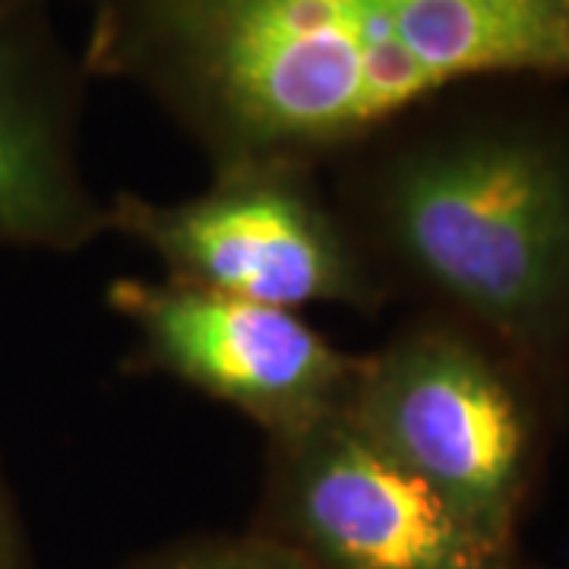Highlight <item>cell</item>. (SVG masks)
Wrapping results in <instances>:
<instances>
[{"instance_id": "cell-2", "label": "cell", "mask_w": 569, "mask_h": 569, "mask_svg": "<svg viewBox=\"0 0 569 569\" xmlns=\"http://www.w3.org/2000/svg\"><path fill=\"white\" fill-rule=\"evenodd\" d=\"M383 146L342 206L380 276L541 367L569 332V133L488 118Z\"/></svg>"}, {"instance_id": "cell-1", "label": "cell", "mask_w": 569, "mask_h": 569, "mask_svg": "<svg viewBox=\"0 0 569 569\" xmlns=\"http://www.w3.org/2000/svg\"><path fill=\"white\" fill-rule=\"evenodd\" d=\"M92 77L146 92L212 171L320 168L478 80H569V0H99Z\"/></svg>"}, {"instance_id": "cell-6", "label": "cell", "mask_w": 569, "mask_h": 569, "mask_svg": "<svg viewBox=\"0 0 569 569\" xmlns=\"http://www.w3.org/2000/svg\"><path fill=\"white\" fill-rule=\"evenodd\" d=\"M104 301L133 332L130 370L222 402L260 427L266 440L339 411L361 367V355L332 346L295 310L164 276H121Z\"/></svg>"}, {"instance_id": "cell-3", "label": "cell", "mask_w": 569, "mask_h": 569, "mask_svg": "<svg viewBox=\"0 0 569 569\" xmlns=\"http://www.w3.org/2000/svg\"><path fill=\"white\" fill-rule=\"evenodd\" d=\"M342 411L468 522L516 545L535 475V415L503 351L452 317L411 323L361 351Z\"/></svg>"}, {"instance_id": "cell-10", "label": "cell", "mask_w": 569, "mask_h": 569, "mask_svg": "<svg viewBox=\"0 0 569 569\" xmlns=\"http://www.w3.org/2000/svg\"><path fill=\"white\" fill-rule=\"evenodd\" d=\"M39 0H0V22L13 20V17H22L29 10H36Z\"/></svg>"}, {"instance_id": "cell-8", "label": "cell", "mask_w": 569, "mask_h": 569, "mask_svg": "<svg viewBox=\"0 0 569 569\" xmlns=\"http://www.w3.org/2000/svg\"><path fill=\"white\" fill-rule=\"evenodd\" d=\"M123 569H310L260 531L200 535L149 550Z\"/></svg>"}, {"instance_id": "cell-5", "label": "cell", "mask_w": 569, "mask_h": 569, "mask_svg": "<svg viewBox=\"0 0 569 569\" xmlns=\"http://www.w3.org/2000/svg\"><path fill=\"white\" fill-rule=\"evenodd\" d=\"M250 529L310 569H522L516 545L370 447L342 408L266 440Z\"/></svg>"}, {"instance_id": "cell-9", "label": "cell", "mask_w": 569, "mask_h": 569, "mask_svg": "<svg viewBox=\"0 0 569 569\" xmlns=\"http://www.w3.org/2000/svg\"><path fill=\"white\" fill-rule=\"evenodd\" d=\"M0 569H32L29 541L22 531L20 512L0 471Z\"/></svg>"}, {"instance_id": "cell-4", "label": "cell", "mask_w": 569, "mask_h": 569, "mask_svg": "<svg viewBox=\"0 0 569 569\" xmlns=\"http://www.w3.org/2000/svg\"><path fill=\"white\" fill-rule=\"evenodd\" d=\"M108 234L152 253L164 279L301 313L332 305L373 313L389 284L342 206L305 164H234L200 193H114Z\"/></svg>"}, {"instance_id": "cell-7", "label": "cell", "mask_w": 569, "mask_h": 569, "mask_svg": "<svg viewBox=\"0 0 569 569\" xmlns=\"http://www.w3.org/2000/svg\"><path fill=\"white\" fill-rule=\"evenodd\" d=\"M108 234L77 152V92L36 10L0 22V247L80 253Z\"/></svg>"}]
</instances>
